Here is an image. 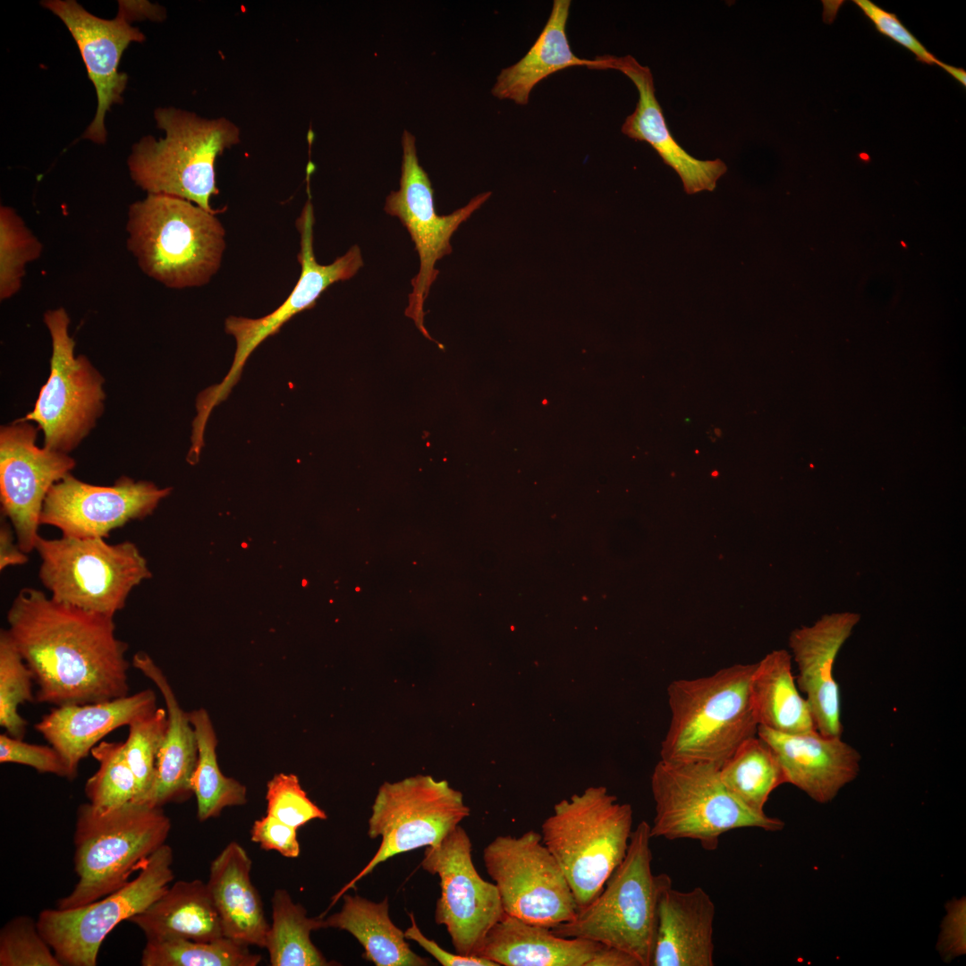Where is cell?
Returning a JSON list of instances; mask_svg holds the SVG:
<instances>
[{"label": "cell", "mask_w": 966, "mask_h": 966, "mask_svg": "<svg viewBox=\"0 0 966 966\" xmlns=\"http://www.w3.org/2000/svg\"><path fill=\"white\" fill-rule=\"evenodd\" d=\"M6 618V630L38 685L36 702L84 705L129 695V645L115 636L114 616L23 588Z\"/></svg>", "instance_id": "6da1fadb"}, {"label": "cell", "mask_w": 966, "mask_h": 966, "mask_svg": "<svg viewBox=\"0 0 966 966\" xmlns=\"http://www.w3.org/2000/svg\"><path fill=\"white\" fill-rule=\"evenodd\" d=\"M216 214L183 199L148 194L129 208L127 248L141 271L166 287L202 286L218 271L225 249Z\"/></svg>", "instance_id": "7a4b0ae2"}, {"label": "cell", "mask_w": 966, "mask_h": 966, "mask_svg": "<svg viewBox=\"0 0 966 966\" xmlns=\"http://www.w3.org/2000/svg\"><path fill=\"white\" fill-rule=\"evenodd\" d=\"M754 667L736 664L708 676L670 683L672 716L662 760L721 767L744 741L757 735L750 691Z\"/></svg>", "instance_id": "3957f363"}, {"label": "cell", "mask_w": 966, "mask_h": 966, "mask_svg": "<svg viewBox=\"0 0 966 966\" xmlns=\"http://www.w3.org/2000/svg\"><path fill=\"white\" fill-rule=\"evenodd\" d=\"M171 820L162 807L132 801L111 809L89 802L76 812L74 870L78 882L57 902L58 909H73L116 891L146 860L165 844Z\"/></svg>", "instance_id": "277c9868"}, {"label": "cell", "mask_w": 966, "mask_h": 966, "mask_svg": "<svg viewBox=\"0 0 966 966\" xmlns=\"http://www.w3.org/2000/svg\"><path fill=\"white\" fill-rule=\"evenodd\" d=\"M650 825L632 830L623 860L599 894L577 910L569 921L551 927L563 937H579L623 950L640 966H651L657 907L665 889L673 886L667 874L652 872Z\"/></svg>", "instance_id": "5b68a950"}, {"label": "cell", "mask_w": 966, "mask_h": 966, "mask_svg": "<svg viewBox=\"0 0 966 966\" xmlns=\"http://www.w3.org/2000/svg\"><path fill=\"white\" fill-rule=\"evenodd\" d=\"M154 115L165 137L146 136L133 145L127 161L132 181L148 194L177 197L218 213L210 206L219 193L216 160L240 142V129L224 117L205 119L174 107L157 108Z\"/></svg>", "instance_id": "8992f818"}, {"label": "cell", "mask_w": 966, "mask_h": 966, "mask_svg": "<svg viewBox=\"0 0 966 966\" xmlns=\"http://www.w3.org/2000/svg\"><path fill=\"white\" fill-rule=\"evenodd\" d=\"M632 809L603 788L562 801L541 826L542 842L562 868L578 909L589 904L623 860Z\"/></svg>", "instance_id": "52a82bcc"}, {"label": "cell", "mask_w": 966, "mask_h": 966, "mask_svg": "<svg viewBox=\"0 0 966 966\" xmlns=\"http://www.w3.org/2000/svg\"><path fill=\"white\" fill-rule=\"evenodd\" d=\"M717 766L703 762L661 760L651 778L656 815L651 837L691 839L716 850L720 836L731 830L758 827L781 830L779 818L757 812L741 802L724 785Z\"/></svg>", "instance_id": "ba28073f"}, {"label": "cell", "mask_w": 966, "mask_h": 966, "mask_svg": "<svg viewBox=\"0 0 966 966\" xmlns=\"http://www.w3.org/2000/svg\"><path fill=\"white\" fill-rule=\"evenodd\" d=\"M35 550L41 559L39 580L54 600L109 616L123 610L131 591L152 576L131 541L39 537Z\"/></svg>", "instance_id": "9c48e42d"}, {"label": "cell", "mask_w": 966, "mask_h": 966, "mask_svg": "<svg viewBox=\"0 0 966 966\" xmlns=\"http://www.w3.org/2000/svg\"><path fill=\"white\" fill-rule=\"evenodd\" d=\"M470 815L462 795L445 781L418 775L385 782L371 808L368 835L381 843L369 863L336 895L331 906L378 864L397 854L439 843Z\"/></svg>", "instance_id": "30bf717a"}, {"label": "cell", "mask_w": 966, "mask_h": 966, "mask_svg": "<svg viewBox=\"0 0 966 966\" xmlns=\"http://www.w3.org/2000/svg\"><path fill=\"white\" fill-rule=\"evenodd\" d=\"M44 322L52 341L50 374L33 410L20 419L34 421L43 447L69 453L89 435L104 411V377L84 355H74L70 317L64 308L47 310Z\"/></svg>", "instance_id": "8fae6325"}, {"label": "cell", "mask_w": 966, "mask_h": 966, "mask_svg": "<svg viewBox=\"0 0 966 966\" xmlns=\"http://www.w3.org/2000/svg\"><path fill=\"white\" fill-rule=\"evenodd\" d=\"M173 850L164 844L152 853L138 876L116 891L73 909H46L38 928L64 966H96L100 946L122 921L143 911L174 878Z\"/></svg>", "instance_id": "7c38bea8"}, {"label": "cell", "mask_w": 966, "mask_h": 966, "mask_svg": "<svg viewBox=\"0 0 966 966\" xmlns=\"http://www.w3.org/2000/svg\"><path fill=\"white\" fill-rule=\"evenodd\" d=\"M483 860L505 914L549 928L575 916L572 890L540 833L498 835L484 848Z\"/></svg>", "instance_id": "4fadbf2b"}, {"label": "cell", "mask_w": 966, "mask_h": 966, "mask_svg": "<svg viewBox=\"0 0 966 966\" xmlns=\"http://www.w3.org/2000/svg\"><path fill=\"white\" fill-rule=\"evenodd\" d=\"M402 146L400 189L386 197L384 209L399 218L419 254V269L411 282L412 292L409 294L405 315L431 339L423 324V304L439 274L436 264L452 252L450 241L453 233L489 199L491 191L477 195L450 215H437L431 182L419 163L415 137L408 131L402 133Z\"/></svg>", "instance_id": "5bb4252c"}, {"label": "cell", "mask_w": 966, "mask_h": 966, "mask_svg": "<svg viewBox=\"0 0 966 966\" xmlns=\"http://www.w3.org/2000/svg\"><path fill=\"white\" fill-rule=\"evenodd\" d=\"M420 865L440 878L436 923L446 928L457 953L477 955L504 911L496 885L483 879L474 866L465 829L459 825L439 843L427 846Z\"/></svg>", "instance_id": "9a60e30c"}, {"label": "cell", "mask_w": 966, "mask_h": 966, "mask_svg": "<svg viewBox=\"0 0 966 966\" xmlns=\"http://www.w3.org/2000/svg\"><path fill=\"white\" fill-rule=\"evenodd\" d=\"M314 223V209L309 192L308 200L296 220L301 245L297 256L301 267L299 280L285 301L268 315L259 318L230 316L225 319V332L234 337L236 351L225 379L204 391L205 400L211 407H216L228 396L239 380L248 358L265 339L276 334L294 315L313 308L330 285L351 279L363 267L358 245L351 247L344 255L329 265L318 263L313 248Z\"/></svg>", "instance_id": "2e32d148"}, {"label": "cell", "mask_w": 966, "mask_h": 966, "mask_svg": "<svg viewBox=\"0 0 966 966\" xmlns=\"http://www.w3.org/2000/svg\"><path fill=\"white\" fill-rule=\"evenodd\" d=\"M38 427L18 419L0 429V502L21 550H35L46 496L71 473L76 462L68 453L36 445Z\"/></svg>", "instance_id": "e0dca14e"}, {"label": "cell", "mask_w": 966, "mask_h": 966, "mask_svg": "<svg viewBox=\"0 0 966 966\" xmlns=\"http://www.w3.org/2000/svg\"><path fill=\"white\" fill-rule=\"evenodd\" d=\"M171 489L127 476L112 486H97L70 473L48 491L40 525L55 527L64 537L106 538L114 530L152 514Z\"/></svg>", "instance_id": "ac0fdd59"}, {"label": "cell", "mask_w": 966, "mask_h": 966, "mask_svg": "<svg viewBox=\"0 0 966 966\" xmlns=\"http://www.w3.org/2000/svg\"><path fill=\"white\" fill-rule=\"evenodd\" d=\"M41 4L59 17L69 30L96 89L97 112L82 138L104 143L106 112L114 104L122 103L128 80L125 73L118 71L121 57L130 43L142 42L145 36L130 25L128 10L122 2L117 16L112 20L93 15L73 0H48Z\"/></svg>", "instance_id": "d6986e66"}, {"label": "cell", "mask_w": 966, "mask_h": 966, "mask_svg": "<svg viewBox=\"0 0 966 966\" xmlns=\"http://www.w3.org/2000/svg\"><path fill=\"white\" fill-rule=\"evenodd\" d=\"M860 615L852 612L822 616L811 626L794 630L789 638L798 667L795 681L806 697L817 731L842 737V700L834 665Z\"/></svg>", "instance_id": "ffe728a7"}, {"label": "cell", "mask_w": 966, "mask_h": 966, "mask_svg": "<svg viewBox=\"0 0 966 966\" xmlns=\"http://www.w3.org/2000/svg\"><path fill=\"white\" fill-rule=\"evenodd\" d=\"M600 70L622 72L636 86L639 100L633 113L622 125V132L634 140L648 143L680 176L688 194L702 191H712L727 167L721 159L699 160L686 152L672 136L655 95L654 79L650 69L633 56H597Z\"/></svg>", "instance_id": "44dd1931"}, {"label": "cell", "mask_w": 966, "mask_h": 966, "mask_svg": "<svg viewBox=\"0 0 966 966\" xmlns=\"http://www.w3.org/2000/svg\"><path fill=\"white\" fill-rule=\"evenodd\" d=\"M757 735L775 750L785 784L818 803L831 801L860 772V752L842 737L824 736L818 731L783 733L761 725Z\"/></svg>", "instance_id": "7402d4cb"}, {"label": "cell", "mask_w": 966, "mask_h": 966, "mask_svg": "<svg viewBox=\"0 0 966 966\" xmlns=\"http://www.w3.org/2000/svg\"><path fill=\"white\" fill-rule=\"evenodd\" d=\"M157 708L154 691L146 689L99 703L55 707L34 728L64 758L72 780L80 762L105 736Z\"/></svg>", "instance_id": "603a6c76"}, {"label": "cell", "mask_w": 966, "mask_h": 966, "mask_svg": "<svg viewBox=\"0 0 966 966\" xmlns=\"http://www.w3.org/2000/svg\"><path fill=\"white\" fill-rule=\"evenodd\" d=\"M715 914V903L703 888L665 889L658 902L651 966L714 965Z\"/></svg>", "instance_id": "cb8c5ba5"}, {"label": "cell", "mask_w": 966, "mask_h": 966, "mask_svg": "<svg viewBox=\"0 0 966 966\" xmlns=\"http://www.w3.org/2000/svg\"><path fill=\"white\" fill-rule=\"evenodd\" d=\"M131 664L158 688L167 712V728L154 783L141 803L163 808L167 803L183 802L193 795L191 778L198 760L196 734L189 712L180 707L165 675L147 653L136 652Z\"/></svg>", "instance_id": "d4e9b609"}, {"label": "cell", "mask_w": 966, "mask_h": 966, "mask_svg": "<svg viewBox=\"0 0 966 966\" xmlns=\"http://www.w3.org/2000/svg\"><path fill=\"white\" fill-rule=\"evenodd\" d=\"M246 850L232 841L211 861L207 886L217 911L224 936L264 948L269 923L250 872Z\"/></svg>", "instance_id": "484cf974"}, {"label": "cell", "mask_w": 966, "mask_h": 966, "mask_svg": "<svg viewBox=\"0 0 966 966\" xmlns=\"http://www.w3.org/2000/svg\"><path fill=\"white\" fill-rule=\"evenodd\" d=\"M603 944L563 937L549 927L504 915L487 932L477 956L497 966H587Z\"/></svg>", "instance_id": "4316f807"}, {"label": "cell", "mask_w": 966, "mask_h": 966, "mask_svg": "<svg viewBox=\"0 0 966 966\" xmlns=\"http://www.w3.org/2000/svg\"><path fill=\"white\" fill-rule=\"evenodd\" d=\"M130 922L147 942L172 939L213 941L224 936L220 919L207 883L178 880Z\"/></svg>", "instance_id": "83f0119b"}, {"label": "cell", "mask_w": 966, "mask_h": 966, "mask_svg": "<svg viewBox=\"0 0 966 966\" xmlns=\"http://www.w3.org/2000/svg\"><path fill=\"white\" fill-rule=\"evenodd\" d=\"M570 0H555L548 20L527 54L516 64L503 69L492 89L500 99L526 105L533 88L549 75L572 66L598 70L594 60L582 59L571 49L566 34Z\"/></svg>", "instance_id": "f1b7e54d"}, {"label": "cell", "mask_w": 966, "mask_h": 966, "mask_svg": "<svg viewBox=\"0 0 966 966\" xmlns=\"http://www.w3.org/2000/svg\"><path fill=\"white\" fill-rule=\"evenodd\" d=\"M757 723L783 733L817 731L810 708L798 689L792 657L784 649L767 654L755 667L750 683Z\"/></svg>", "instance_id": "f546056e"}, {"label": "cell", "mask_w": 966, "mask_h": 966, "mask_svg": "<svg viewBox=\"0 0 966 966\" xmlns=\"http://www.w3.org/2000/svg\"><path fill=\"white\" fill-rule=\"evenodd\" d=\"M341 909L324 918L325 928L345 930L364 949L363 957L377 966H427L429 960L415 953L404 932L389 917L388 899L380 902L358 894H343Z\"/></svg>", "instance_id": "4dcf8cb0"}, {"label": "cell", "mask_w": 966, "mask_h": 966, "mask_svg": "<svg viewBox=\"0 0 966 966\" xmlns=\"http://www.w3.org/2000/svg\"><path fill=\"white\" fill-rule=\"evenodd\" d=\"M272 921L264 949L272 966L333 965L310 938L312 931L325 928L323 916L309 917L306 909L293 902L285 889L275 890Z\"/></svg>", "instance_id": "1f68e13d"}, {"label": "cell", "mask_w": 966, "mask_h": 966, "mask_svg": "<svg viewBox=\"0 0 966 966\" xmlns=\"http://www.w3.org/2000/svg\"><path fill=\"white\" fill-rule=\"evenodd\" d=\"M189 717L198 747L191 789L197 801V818L204 822L219 817L227 807L244 805L247 802V789L236 779L222 773L216 752L217 739L207 710H192L189 712Z\"/></svg>", "instance_id": "d6a6232c"}, {"label": "cell", "mask_w": 966, "mask_h": 966, "mask_svg": "<svg viewBox=\"0 0 966 966\" xmlns=\"http://www.w3.org/2000/svg\"><path fill=\"white\" fill-rule=\"evenodd\" d=\"M719 771L726 788L745 806L760 813L771 792L785 784L775 750L758 735L744 741Z\"/></svg>", "instance_id": "836d02e7"}, {"label": "cell", "mask_w": 966, "mask_h": 966, "mask_svg": "<svg viewBox=\"0 0 966 966\" xmlns=\"http://www.w3.org/2000/svg\"><path fill=\"white\" fill-rule=\"evenodd\" d=\"M259 953L249 945L223 936L213 941L172 939L146 942L140 964L143 966H257Z\"/></svg>", "instance_id": "e575fe53"}, {"label": "cell", "mask_w": 966, "mask_h": 966, "mask_svg": "<svg viewBox=\"0 0 966 966\" xmlns=\"http://www.w3.org/2000/svg\"><path fill=\"white\" fill-rule=\"evenodd\" d=\"M90 754L98 762V769L85 784L89 802L106 810L136 801L137 782L124 755V743L101 741Z\"/></svg>", "instance_id": "d590c367"}, {"label": "cell", "mask_w": 966, "mask_h": 966, "mask_svg": "<svg viewBox=\"0 0 966 966\" xmlns=\"http://www.w3.org/2000/svg\"><path fill=\"white\" fill-rule=\"evenodd\" d=\"M32 672L6 629L0 631V725L10 736L23 740L28 722L19 714L25 702H36Z\"/></svg>", "instance_id": "8d00e7d4"}, {"label": "cell", "mask_w": 966, "mask_h": 966, "mask_svg": "<svg viewBox=\"0 0 966 966\" xmlns=\"http://www.w3.org/2000/svg\"><path fill=\"white\" fill-rule=\"evenodd\" d=\"M42 245L16 211L0 208V300L17 293L26 266L40 257Z\"/></svg>", "instance_id": "74e56055"}, {"label": "cell", "mask_w": 966, "mask_h": 966, "mask_svg": "<svg viewBox=\"0 0 966 966\" xmlns=\"http://www.w3.org/2000/svg\"><path fill=\"white\" fill-rule=\"evenodd\" d=\"M124 743V755L135 776L137 802H141L154 783L158 753L167 728V712L153 713L131 722Z\"/></svg>", "instance_id": "f35d334b"}, {"label": "cell", "mask_w": 966, "mask_h": 966, "mask_svg": "<svg viewBox=\"0 0 966 966\" xmlns=\"http://www.w3.org/2000/svg\"><path fill=\"white\" fill-rule=\"evenodd\" d=\"M0 966H63L34 919L21 915L0 930Z\"/></svg>", "instance_id": "ab89813d"}, {"label": "cell", "mask_w": 966, "mask_h": 966, "mask_svg": "<svg viewBox=\"0 0 966 966\" xmlns=\"http://www.w3.org/2000/svg\"><path fill=\"white\" fill-rule=\"evenodd\" d=\"M266 801V814L297 829L311 820L327 818L326 812L308 797L293 774L275 775L267 784Z\"/></svg>", "instance_id": "60d3db41"}, {"label": "cell", "mask_w": 966, "mask_h": 966, "mask_svg": "<svg viewBox=\"0 0 966 966\" xmlns=\"http://www.w3.org/2000/svg\"><path fill=\"white\" fill-rule=\"evenodd\" d=\"M0 763L25 765L38 773L52 774L71 780L64 758L53 746L29 743L6 733L0 734Z\"/></svg>", "instance_id": "b9f144b4"}, {"label": "cell", "mask_w": 966, "mask_h": 966, "mask_svg": "<svg viewBox=\"0 0 966 966\" xmlns=\"http://www.w3.org/2000/svg\"><path fill=\"white\" fill-rule=\"evenodd\" d=\"M852 2L863 12L879 33L911 51L918 61L939 66L941 61L924 47L894 13L884 10L870 0Z\"/></svg>", "instance_id": "7bdbcfd3"}, {"label": "cell", "mask_w": 966, "mask_h": 966, "mask_svg": "<svg viewBox=\"0 0 966 966\" xmlns=\"http://www.w3.org/2000/svg\"><path fill=\"white\" fill-rule=\"evenodd\" d=\"M297 830L266 814L253 822L250 834L251 841L258 843L261 849L275 851L285 858L292 859L301 853Z\"/></svg>", "instance_id": "ee69618b"}, {"label": "cell", "mask_w": 966, "mask_h": 966, "mask_svg": "<svg viewBox=\"0 0 966 966\" xmlns=\"http://www.w3.org/2000/svg\"><path fill=\"white\" fill-rule=\"evenodd\" d=\"M411 925L404 932L406 939L415 941L444 966H497L496 963L477 955L452 953L434 940L428 938L417 926L413 913L410 914Z\"/></svg>", "instance_id": "f6af8a7d"}, {"label": "cell", "mask_w": 966, "mask_h": 966, "mask_svg": "<svg viewBox=\"0 0 966 966\" xmlns=\"http://www.w3.org/2000/svg\"><path fill=\"white\" fill-rule=\"evenodd\" d=\"M29 560L17 543L14 530L10 521L2 515L0 526V570L9 566L22 565Z\"/></svg>", "instance_id": "bcb514c9"}, {"label": "cell", "mask_w": 966, "mask_h": 966, "mask_svg": "<svg viewBox=\"0 0 966 966\" xmlns=\"http://www.w3.org/2000/svg\"><path fill=\"white\" fill-rule=\"evenodd\" d=\"M587 966H640L639 961L630 953L603 945L588 962Z\"/></svg>", "instance_id": "7dc6e473"}, {"label": "cell", "mask_w": 966, "mask_h": 966, "mask_svg": "<svg viewBox=\"0 0 966 966\" xmlns=\"http://www.w3.org/2000/svg\"><path fill=\"white\" fill-rule=\"evenodd\" d=\"M952 908L953 911H950L951 913L949 916L947 915L946 919V924L953 929L952 934H949L945 938H943V947L947 956L958 954V951L956 949L954 942V940H959L956 937V929L958 928L964 927V902L962 904V901H960L958 903L953 904ZM959 942L962 944L960 940Z\"/></svg>", "instance_id": "c3c4849f"}, {"label": "cell", "mask_w": 966, "mask_h": 966, "mask_svg": "<svg viewBox=\"0 0 966 966\" xmlns=\"http://www.w3.org/2000/svg\"><path fill=\"white\" fill-rule=\"evenodd\" d=\"M939 66L944 71H945L947 73H949L958 82H960L962 85H963L964 87L966 86V72H965L964 69L957 68V67L946 64H945L943 62L940 63Z\"/></svg>", "instance_id": "681fc988"}]
</instances>
